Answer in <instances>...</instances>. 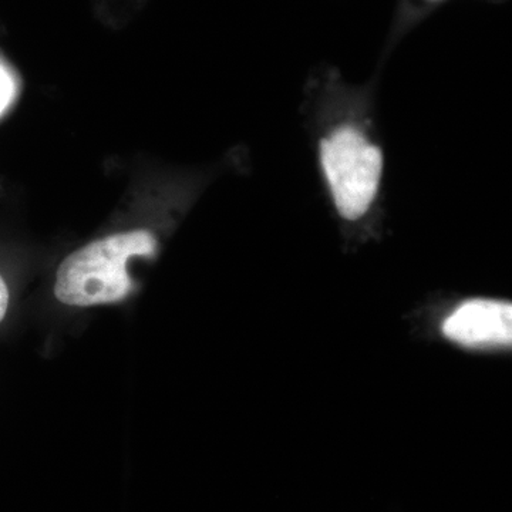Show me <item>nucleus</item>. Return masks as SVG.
Wrapping results in <instances>:
<instances>
[{
  "label": "nucleus",
  "mask_w": 512,
  "mask_h": 512,
  "mask_svg": "<svg viewBox=\"0 0 512 512\" xmlns=\"http://www.w3.org/2000/svg\"><path fill=\"white\" fill-rule=\"evenodd\" d=\"M16 96V82L8 67L0 63V116L9 109Z\"/></svg>",
  "instance_id": "20e7f679"
},
{
  "label": "nucleus",
  "mask_w": 512,
  "mask_h": 512,
  "mask_svg": "<svg viewBox=\"0 0 512 512\" xmlns=\"http://www.w3.org/2000/svg\"><path fill=\"white\" fill-rule=\"evenodd\" d=\"M443 333L467 349L510 348L512 305L495 299H470L444 320Z\"/></svg>",
  "instance_id": "7ed1b4c3"
},
{
  "label": "nucleus",
  "mask_w": 512,
  "mask_h": 512,
  "mask_svg": "<svg viewBox=\"0 0 512 512\" xmlns=\"http://www.w3.org/2000/svg\"><path fill=\"white\" fill-rule=\"evenodd\" d=\"M319 158L340 217L348 221L365 217L382 183V150L362 131L343 126L320 141Z\"/></svg>",
  "instance_id": "f03ea898"
},
{
  "label": "nucleus",
  "mask_w": 512,
  "mask_h": 512,
  "mask_svg": "<svg viewBox=\"0 0 512 512\" xmlns=\"http://www.w3.org/2000/svg\"><path fill=\"white\" fill-rule=\"evenodd\" d=\"M9 306V289L6 286V282L3 281L0 276V322L5 318L6 312H8Z\"/></svg>",
  "instance_id": "39448f33"
},
{
  "label": "nucleus",
  "mask_w": 512,
  "mask_h": 512,
  "mask_svg": "<svg viewBox=\"0 0 512 512\" xmlns=\"http://www.w3.org/2000/svg\"><path fill=\"white\" fill-rule=\"evenodd\" d=\"M157 238L146 229L99 239L67 256L57 269L55 295L69 306L106 305L133 291L127 265L134 256L156 254Z\"/></svg>",
  "instance_id": "f257e3e1"
}]
</instances>
